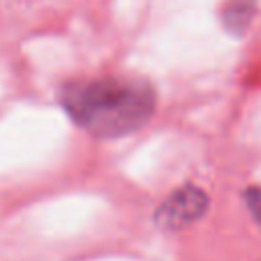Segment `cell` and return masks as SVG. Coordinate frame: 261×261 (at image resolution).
Returning <instances> with one entry per match:
<instances>
[{"label":"cell","instance_id":"obj_1","mask_svg":"<svg viewBox=\"0 0 261 261\" xmlns=\"http://www.w3.org/2000/svg\"><path fill=\"white\" fill-rule=\"evenodd\" d=\"M67 116L96 139H120L143 128L155 114V88L141 77L106 75L69 82L59 92Z\"/></svg>","mask_w":261,"mask_h":261},{"label":"cell","instance_id":"obj_2","mask_svg":"<svg viewBox=\"0 0 261 261\" xmlns=\"http://www.w3.org/2000/svg\"><path fill=\"white\" fill-rule=\"evenodd\" d=\"M208 210V194L198 186H181L169 194L155 212V224L161 230H184L198 222Z\"/></svg>","mask_w":261,"mask_h":261},{"label":"cell","instance_id":"obj_3","mask_svg":"<svg viewBox=\"0 0 261 261\" xmlns=\"http://www.w3.org/2000/svg\"><path fill=\"white\" fill-rule=\"evenodd\" d=\"M257 8L259 0H224L220 8L222 27L234 37H243L251 27Z\"/></svg>","mask_w":261,"mask_h":261},{"label":"cell","instance_id":"obj_4","mask_svg":"<svg viewBox=\"0 0 261 261\" xmlns=\"http://www.w3.org/2000/svg\"><path fill=\"white\" fill-rule=\"evenodd\" d=\"M245 204L251 212V216L255 218V222L261 224V188H249L245 192Z\"/></svg>","mask_w":261,"mask_h":261}]
</instances>
